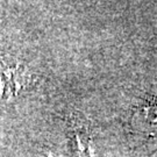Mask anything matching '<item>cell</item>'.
Returning a JSON list of instances; mask_svg holds the SVG:
<instances>
[{"label": "cell", "instance_id": "cell-1", "mask_svg": "<svg viewBox=\"0 0 157 157\" xmlns=\"http://www.w3.org/2000/svg\"><path fill=\"white\" fill-rule=\"evenodd\" d=\"M26 73L19 64L0 67V98L10 99L25 86Z\"/></svg>", "mask_w": 157, "mask_h": 157}, {"label": "cell", "instance_id": "cell-2", "mask_svg": "<svg viewBox=\"0 0 157 157\" xmlns=\"http://www.w3.org/2000/svg\"><path fill=\"white\" fill-rule=\"evenodd\" d=\"M137 112V122L142 124L144 129L150 132H157V98L147 101V104L141 106Z\"/></svg>", "mask_w": 157, "mask_h": 157}, {"label": "cell", "instance_id": "cell-3", "mask_svg": "<svg viewBox=\"0 0 157 157\" xmlns=\"http://www.w3.org/2000/svg\"><path fill=\"white\" fill-rule=\"evenodd\" d=\"M73 133H75V141L78 150L79 157H94L92 151V140L90 133L87 132L86 127L80 122H73Z\"/></svg>", "mask_w": 157, "mask_h": 157}]
</instances>
